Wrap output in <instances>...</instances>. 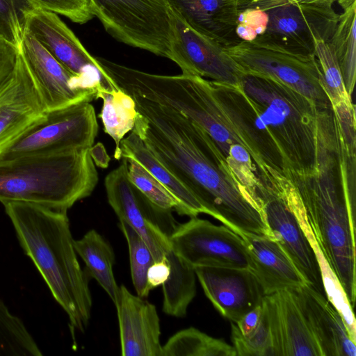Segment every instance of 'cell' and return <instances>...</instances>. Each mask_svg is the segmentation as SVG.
Returning a JSON list of instances; mask_svg holds the SVG:
<instances>
[{
    "mask_svg": "<svg viewBox=\"0 0 356 356\" xmlns=\"http://www.w3.org/2000/svg\"><path fill=\"white\" fill-rule=\"evenodd\" d=\"M133 131L190 190L209 216L236 234L273 238L252 197L237 181L209 134L181 113L136 95Z\"/></svg>",
    "mask_w": 356,
    "mask_h": 356,
    "instance_id": "6da1fadb",
    "label": "cell"
},
{
    "mask_svg": "<svg viewBox=\"0 0 356 356\" xmlns=\"http://www.w3.org/2000/svg\"><path fill=\"white\" fill-rule=\"evenodd\" d=\"M315 170L284 172L295 187L317 243L353 308L355 273V152L341 143L333 115L317 117Z\"/></svg>",
    "mask_w": 356,
    "mask_h": 356,
    "instance_id": "7a4b0ae2",
    "label": "cell"
},
{
    "mask_svg": "<svg viewBox=\"0 0 356 356\" xmlns=\"http://www.w3.org/2000/svg\"><path fill=\"white\" fill-rule=\"evenodd\" d=\"M3 204L21 247L67 314L71 329L83 332L91 316L90 277L79 263L67 211L22 202Z\"/></svg>",
    "mask_w": 356,
    "mask_h": 356,
    "instance_id": "3957f363",
    "label": "cell"
},
{
    "mask_svg": "<svg viewBox=\"0 0 356 356\" xmlns=\"http://www.w3.org/2000/svg\"><path fill=\"white\" fill-rule=\"evenodd\" d=\"M99 63L126 93L170 107L201 127L221 151L237 181L249 191L256 188L259 179L255 164L218 103L209 81L184 74H152L102 57Z\"/></svg>",
    "mask_w": 356,
    "mask_h": 356,
    "instance_id": "277c9868",
    "label": "cell"
},
{
    "mask_svg": "<svg viewBox=\"0 0 356 356\" xmlns=\"http://www.w3.org/2000/svg\"><path fill=\"white\" fill-rule=\"evenodd\" d=\"M90 148L0 160V202L65 211L90 196L98 173Z\"/></svg>",
    "mask_w": 356,
    "mask_h": 356,
    "instance_id": "5b68a950",
    "label": "cell"
},
{
    "mask_svg": "<svg viewBox=\"0 0 356 356\" xmlns=\"http://www.w3.org/2000/svg\"><path fill=\"white\" fill-rule=\"evenodd\" d=\"M240 86L267 126L286 169L312 172L317 159L318 107L314 102L264 75L243 73Z\"/></svg>",
    "mask_w": 356,
    "mask_h": 356,
    "instance_id": "8992f818",
    "label": "cell"
},
{
    "mask_svg": "<svg viewBox=\"0 0 356 356\" xmlns=\"http://www.w3.org/2000/svg\"><path fill=\"white\" fill-rule=\"evenodd\" d=\"M224 49L243 73L273 78L314 102L318 108L332 106L314 54L289 48L264 35L251 42L242 40L224 47Z\"/></svg>",
    "mask_w": 356,
    "mask_h": 356,
    "instance_id": "52a82bcc",
    "label": "cell"
},
{
    "mask_svg": "<svg viewBox=\"0 0 356 356\" xmlns=\"http://www.w3.org/2000/svg\"><path fill=\"white\" fill-rule=\"evenodd\" d=\"M92 13L117 40L168 58L172 10L168 0H89Z\"/></svg>",
    "mask_w": 356,
    "mask_h": 356,
    "instance_id": "ba28073f",
    "label": "cell"
},
{
    "mask_svg": "<svg viewBox=\"0 0 356 356\" xmlns=\"http://www.w3.org/2000/svg\"><path fill=\"white\" fill-rule=\"evenodd\" d=\"M97 133V120L90 102L47 111L0 154V160L90 148Z\"/></svg>",
    "mask_w": 356,
    "mask_h": 356,
    "instance_id": "9c48e42d",
    "label": "cell"
},
{
    "mask_svg": "<svg viewBox=\"0 0 356 356\" xmlns=\"http://www.w3.org/2000/svg\"><path fill=\"white\" fill-rule=\"evenodd\" d=\"M280 173L271 171L256 189V202L273 238L280 245L307 284L325 295L319 266L290 203Z\"/></svg>",
    "mask_w": 356,
    "mask_h": 356,
    "instance_id": "30bf717a",
    "label": "cell"
},
{
    "mask_svg": "<svg viewBox=\"0 0 356 356\" xmlns=\"http://www.w3.org/2000/svg\"><path fill=\"white\" fill-rule=\"evenodd\" d=\"M122 159L104 180L108 202L119 220L143 238L154 261L166 259L172 252L170 236L177 225L171 211L156 207L134 186L128 177V162Z\"/></svg>",
    "mask_w": 356,
    "mask_h": 356,
    "instance_id": "8fae6325",
    "label": "cell"
},
{
    "mask_svg": "<svg viewBox=\"0 0 356 356\" xmlns=\"http://www.w3.org/2000/svg\"><path fill=\"white\" fill-rule=\"evenodd\" d=\"M170 241L172 250L193 269L202 266L248 270L251 267L248 249L238 234L197 216L177 224Z\"/></svg>",
    "mask_w": 356,
    "mask_h": 356,
    "instance_id": "7c38bea8",
    "label": "cell"
},
{
    "mask_svg": "<svg viewBox=\"0 0 356 356\" xmlns=\"http://www.w3.org/2000/svg\"><path fill=\"white\" fill-rule=\"evenodd\" d=\"M24 32L33 35L55 59L91 88L103 87L108 91L118 88L56 13L36 6L26 14Z\"/></svg>",
    "mask_w": 356,
    "mask_h": 356,
    "instance_id": "4fadbf2b",
    "label": "cell"
},
{
    "mask_svg": "<svg viewBox=\"0 0 356 356\" xmlns=\"http://www.w3.org/2000/svg\"><path fill=\"white\" fill-rule=\"evenodd\" d=\"M168 58L179 67L184 74L240 86L243 72L225 51L224 47L193 29L172 10Z\"/></svg>",
    "mask_w": 356,
    "mask_h": 356,
    "instance_id": "5bb4252c",
    "label": "cell"
},
{
    "mask_svg": "<svg viewBox=\"0 0 356 356\" xmlns=\"http://www.w3.org/2000/svg\"><path fill=\"white\" fill-rule=\"evenodd\" d=\"M209 81L218 103L247 146L257 175L263 174L267 166L284 173L286 167L282 154L257 108L241 86Z\"/></svg>",
    "mask_w": 356,
    "mask_h": 356,
    "instance_id": "9a60e30c",
    "label": "cell"
},
{
    "mask_svg": "<svg viewBox=\"0 0 356 356\" xmlns=\"http://www.w3.org/2000/svg\"><path fill=\"white\" fill-rule=\"evenodd\" d=\"M268 16L262 35L289 48L314 54V40L328 42L340 13L327 3H284L264 10Z\"/></svg>",
    "mask_w": 356,
    "mask_h": 356,
    "instance_id": "2e32d148",
    "label": "cell"
},
{
    "mask_svg": "<svg viewBox=\"0 0 356 356\" xmlns=\"http://www.w3.org/2000/svg\"><path fill=\"white\" fill-rule=\"evenodd\" d=\"M19 50L47 111L96 99L97 90L67 70L29 33L24 32Z\"/></svg>",
    "mask_w": 356,
    "mask_h": 356,
    "instance_id": "e0dca14e",
    "label": "cell"
},
{
    "mask_svg": "<svg viewBox=\"0 0 356 356\" xmlns=\"http://www.w3.org/2000/svg\"><path fill=\"white\" fill-rule=\"evenodd\" d=\"M47 111L18 50L14 67L0 84V154Z\"/></svg>",
    "mask_w": 356,
    "mask_h": 356,
    "instance_id": "ac0fdd59",
    "label": "cell"
},
{
    "mask_svg": "<svg viewBox=\"0 0 356 356\" xmlns=\"http://www.w3.org/2000/svg\"><path fill=\"white\" fill-rule=\"evenodd\" d=\"M261 307L270 330V356H322L292 290L265 296Z\"/></svg>",
    "mask_w": 356,
    "mask_h": 356,
    "instance_id": "d6986e66",
    "label": "cell"
},
{
    "mask_svg": "<svg viewBox=\"0 0 356 356\" xmlns=\"http://www.w3.org/2000/svg\"><path fill=\"white\" fill-rule=\"evenodd\" d=\"M202 289L216 309L231 322L261 304L265 294L248 269L202 266L194 268Z\"/></svg>",
    "mask_w": 356,
    "mask_h": 356,
    "instance_id": "ffe728a7",
    "label": "cell"
},
{
    "mask_svg": "<svg viewBox=\"0 0 356 356\" xmlns=\"http://www.w3.org/2000/svg\"><path fill=\"white\" fill-rule=\"evenodd\" d=\"M118 319L121 355L162 356L160 320L156 307L127 288L120 286L115 305Z\"/></svg>",
    "mask_w": 356,
    "mask_h": 356,
    "instance_id": "44dd1931",
    "label": "cell"
},
{
    "mask_svg": "<svg viewBox=\"0 0 356 356\" xmlns=\"http://www.w3.org/2000/svg\"><path fill=\"white\" fill-rule=\"evenodd\" d=\"M292 291L322 356H355L356 343L326 297L307 284Z\"/></svg>",
    "mask_w": 356,
    "mask_h": 356,
    "instance_id": "7402d4cb",
    "label": "cell"
},
{
    "mask_svg": "<svg viewBox=\"0 0 356 356\" xmlns=\"http://www.w3.org/2000/svg\"><path fill=\"white\" fill-rule=\"evenodd\" d=\"M172 12L197 32L223 47L239 43L240 13L251 0H168Z\"/></svg>",
    "mask_w": 356,
    "mask_h": 356,
    "instance_id": "603a6c76",
    "label": "cell"
},
{
    "mask_svg": "<svg viewBox=\"0 0 356 356\" xmlns=\"http://www.w3.org/2000/svg\"><path fill=\"white\" fill-rule=\"evenodd\" d=\"M248 249L250 270L261 285L265 296L282 290H293L307 284L291 259L273 238L238 234Z\"/></svg>",
    "mask_w": 356,
    "mask_h": 356,
    "instance_id": "cb8c5ba5",
    "label": "cell"
},
{
    "mask_svg": "<svg viewBox=\"0 0 356 356\" xmlns=\"http://www.w3.org/2000/svg\"><path fill=\"white\" fill-rule=\"evenodd\" d=\"M120 146L122 158L136 160L168 191L177 202L175 211L179 215L190 218L200 213L209 215L195 195L156 159L135 132L131 131Z\"/></svg>",
    "mask_w": 356,
    "mask_h": 356,
    "instance_id": "d4e9b609",
    "label": "cell"
},
{
    "mask_svg": "<svg viewBox=\"0 0 356 356\" xmlns=\"http://www.w3.org/2000/svg\"><path fill=\"white\" fill-rule=\"evenodd\" d=\"M287 196L300 225L316 254L325 297L339 313L351 339L356 343V321L353 308L350 304L339 278L321 252L294 186H291L288 189Z\"/></svg>",
    "mask_w": 356,
    "mask_h": 356,
    "instance_id": "484cf974",
    "label": "cell"
},
{
    "mask_svg": "<svg viewBox=\"0 0 356 356\" xmlns=\"http://www.w3.org/2000/svg\"><path fill=\"white\" fill-rule=\"evenodd\" d=\"M74 247L85 263L88 275L97 282L115 305L120 286L113 273L115 254L111 245L96 230L91 229L81 238L74 240Z\"/></svg>",
    "mask_w": 356,
    "mask_h": 356,
    "instance_id": "4316f807",
    "label": "cell"
},
{
    "mask_svg": "<svg viewBox=\"0 0 356 356\" xmlns=\"http://www.w3.org/2000/svg\"><path fill=\"white\" fill-rule=\"evenodd\" d=\"M96 99H102V108L99 115L104 131L115 142L114 158L122 159L120 142L134 128L137 110L134 99L120 88L108 91L99 88Z\"/></svg>",
    "mask_w": 356,
    "mask_h": 356,
    "instance_id": "83f0119b",
    "label": "cell"
},
{
    "mask_svg": "<svg viewBox=\"0 0 356 356\" xmlns=\"http://www.w3.org/2000/svg\"><path fill=\"white\" fill-rule=\"evenodd\" d=\"M356 2L340 13L336 29L327 42L341 70L347 94L352 97L356 76Z\"/></svg>",
    "mask_w": 356,
    "mask_h": 356,
    "instance_id": "f1b7e54d",
    "label": "cell"
},
{
    "mask_svg": "<svg viewBox=\"0 0 356 356\" xmlns=\"http://www.w3.org/2000/svg\"><path fill=\"white\" fill-rule=\"evenodd\" d=\"M162 356H236L233 346L195 327L181 330L162 346Z\"/></svg>",
    "mask_w": 356,
    "mask_h": 356,
    "instance_id": "f546056e",
    "label": "cell"
},
{
    "mask_svg": "<svg viewBox=\"0 0 356 356\" xmlns=\"http://www.w3.org/2000/svg\"><path fill=\"white\" fill-rule=\"evenodd\" d=\"M24 323L0 300V356H41Z\"/></svg>",
    "mask_w": 356,
    "mask_h": 356,
    "instance_id": "4dcf8cb0",
    "label": "cell"
},
{
    "mask_svg": "<svg viewBox=\"0 0 356 356\" xmlns=\"http://www.w3.org/2000/svg\"><path fill=\"white\" fill-rule=\"evenodd\" d=\"M119 227L128 244L134 286L138 296L147 298L151 291L147 282V273L154 261L153 255L143 238L131 227L120 220Z\"/></svg>",
    "mask_w": 356,
    "mask_h": 356,
    "instance_id": "1f68e13d",
    "label": "cell"
},
{
    "mask_svg": "<svg viewBox=\"0 0 356 356\" xmlns=\"http://www.w3.org/2000/svg\"><path fill=\"white\" fill-rule=\"evenodd\" d=\"M314 55L321 71L324 90L332 106L352 101V97L346 91L337 60L327 42L314 40Z\"/></svg>",
    "mask_w": 356,
    "mask_h": 356,
    "instance_id": "d6a6232c",
    "label": "cell"
},
{
    "mask_svg": "<svg viewBox=\"0 0 356 356\" xmlns=\"http://www.w3.org/2000/svg\"><path fill=\"white\" fill-rule=\"evenodd\" d=\"M126 159L128 177L134 186L156 207L176 211L177 202L168 191L136 160Z\"/></svg>",
    "mask_w": 356,
    "mask_h": 356,
    "instance_id": "836d02e7",
    "label": "cell"
},
{
    "mask_svg": "<svg viewBox=\"0 0 356 356\" xmlns=\"http://www.w3.org/2000/svg\"><path fill=\"white\" fill-rule=\"evenodd\" d=\"M38 6L32 0H0V36L20 48L26 14Z\"/></svg>",
    "mask_w": 356,
    "mask_h": 356,
    "instance_id": "e575fe53",
    "label": "cell"
},
{
    "mask_svg": "<svg viewBox=\"0 0 356 356\" xmlns=\"http://www.w3.org/2000/svg\"><path fill=\"white\" fill-rule=\"evenodd\" d=\"M231 333L233 347L236 352V355L270 356V330L263 309L261 318L257 327L249 336L243 337L238 332L234 322L231 323Z\"/></svg>",
    "mask_w": 356,
    "mask_h": 356,
    "instance_id": "d590c367",
    "label": "cell"
},
{
    "mask_svg": "<svg viewBox=\"0 0 356 356\" xmlns=\"http://www.w3.org/2000/svg\"><path fill=\"white\" fill-rule=\"evenodd\" d=\"M38 6L66 17L77 24H85L94 17L89 0H32Z\"/></svg>",
    "mask_w": 356,
    "mask_h": 356,
    "instance_id": "8d00e7d4",
    "label": "cell"
},
{
    "mask_svg": "<svg viewBox=\"0 0 356 356\" xmlns=\"http://www.w3.org/2000/svg\"><path fill=\"white\" fill-rule=\"evenodd\" d=\"M238 22L249 24L256 30L258 35H260L266 30L268 16L264 10L257 8H247L240 13Z\"/></svg>",
    "mask_w": 356,
    "mask_h": 356,
    "instance_id": "74e56055",
    "label": "cell"
},
{
    "mask_svg": "<svg viewBox=\"0 0 356 356\" xmlns=\"http://www.w3.org/2000/svg\"><path fill=\"white\" fill-rule=\"evenodd\" d=\"M355 2H356V0H251L248 8L266 10L284 3H327L333 5L337 3L342 9H344Z\"/></svg>",
    "mask_w": 356,
    "mask_h": 356,
    "instance_id": "f35d334b",
    "label": "cell"
},
{
    "mask_svg": "<svg viewBox=\"0 0 356 356\" xmlns=\"http://www.w3.org/2000/svg\"><path fill=\"white\" fill-rule=\"evenodd\" d=\"M170 267L167 259L154 261L147 273V282L150 290L162 286L168 279Z\"/></svg>",
    "mask_w": 356,
    "mask_h": 356,
    "instance_id": "ab89813d",
    "label": "cell"
},
{
    "mask_svg": "<svg viewBox=\"0 0 356 356\" xmlns=\"http://www.w3.org/2000/svg\"><path fill=\"white\" fill-rule=\"evenodd\" d=\"M262 315L261 304L245 313L234 323L238 332L243 337H248L257 327Z\"/></svg>",
    "mask_w": 356,
    "mask_h": 356,
    "instance_id": "60d3db41",
    "label": "cell"
},
{
    "mask_svg": "<svg viewBox=\"0 0 356 356\" xmlns=\"http://www.w3.org/2000/svg\"><path fill=\"white\" fill-rule=\"evenodd\" d=\"M89 152L95 165L102 168H108L111 158L102 143L92 145Z\"/></svg>",
    "mask_w": 356,
    "mask_h": 356,
    "instance_id": "b9f144b4",
    "label": "cell"
},
{
    "mask_svg": "<svg viewBox=\"0 0 356 356\" xmlns=\"http://www.w3.org/2000/svg\"><path fill=\"white\" fill-rule=\"evenodd\" d=\"M236 33L241 40L247 42H251L258 36L256 30L253 27L243 22H238L236 27Z\"/></svg>",
    "mask_w": 356,
    "mask_h": 356,
    "instance_id": "7bdbcfd3",
    "label": "cell"
}]
</instances>
